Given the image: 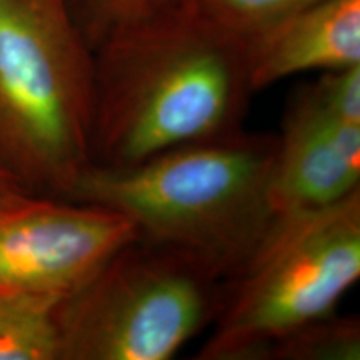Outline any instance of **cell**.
Instances as JSON below:
<instances>
[{"label": "cell", "instance_id": "6da1fadb", "mask_svg": "<svg viewBox=\"0 0 360 360\" xmlns=\"http://www.w3.org/2000/svg\"><path fill=\"white\" fill-rule=\"evenodd\" d=\"M90 164L124 169L244 129L245 39L188 0L139 17L94 49Z\"/></svg>", "mask_w": 360, "mask_h": 360}, {"label": "cell", "instance_id": "7a4b0ae2", "mask_svg": "<svg viewBox=\"0 0 360 360\" xmlns=\"http://www.w3.org/2000/svg\"><path fill=\"white\" fill-rule=\"evenodd\" d=\"M276 154L277 135L240 129L130 167L90 165L72 202L122 214L141 240L229 283L276 220Z\"/></svg>", "mask_w": 360, "mask_h": 360}, {"label": "cell", "instance_id": "3957f363", "mask_svg": "<svg viewBox=\"0 0 360 360\" xmlns=\"http://www.w3.org/2000/svg\"><path fill=\"white\" fill-rule=\"evenodd\" d=\"M94 51L67 0H0V165L72 200L90 169Z\"/></svg>", "mask_w": 360, "mask_h": 360}, {"label": "cell", "instance_id": "277c9868", "mask_svg": "<svg viewBox=\"0 0 360 360\" xmlns=\"http://www.w3.org/2000/svg\"><path fill=\"white\" fill-rule=\"evenodd\" d=\"M360 277V191L276 217L225 289L197 359L265 360L281 337L334 314Z\"/></svg>", "mask_w": 360, "mask_h": 360}, {"label": "cell", "instance_id": "5b68a950", "mask_svg": "<svg viewBox=\"0 0 360 360\" xmlns=\"http://www.w3.org/2000/svg\"><path fill=\"white\" fill-rule=\"evenodd\" d=\"M227 283L135 238L60 299V360H169L214 322Z\"/></svg>", "mask_w": 360, "mask_h": 360}, {"label": "cell", "instance_id": "8992f818", "mask_svg": "<svg viewBox=\"0 0 360 360\" xmlns=\"http://www.w3.org/2000/svg\"><path fill=\"white\" fill-rule=\"evenodd\" d=\"M137 237L114 210L32 195L0 210V289L64 299Z\"/></svg>", "mask_w": 360, "mask_h": 360}, {"label": "cell", "instance_id": "52a82bcc", "mask_svg": "<svg viewBox=\"0 0 360 360\" xmlns=\"http://www.w3.org/2000/svg\"><path fill=\"white\" fill-rule=\"evenodd\" d=\"M360 191V127L327 109L312 82L285 105L270 202L276 217L335 204Z\"/></svg>", "mask_w": 360, "mask_h": 360}, {"label": "cell", "instance_id": "ba28073f", "mask_svg": "<svg viewBox=\"0 0 360 360\" xmlns=\"http://www.w3.org/2000/svg\"><path fill=\"white\" fill-rule=\"evenodd\" d=\"M254 92L305 72L360 65V0H317L245 39Z\"/></svg>", "mask_w": 360, "mask_h": 360}, {"label": "cell", "instance_id": "9c48e42d", "mask_svg": "<svg viewBox=\"0 0 360 360\" xmlns=\"http://www.w3.org/2000/svg\"><path fill=\"white\" fill-rule=\"evenodd\" d=\"M60 297L0 289V360H60Z\"/></svg>", "mask_w": 360, "mask_h": 360}, {"label": "cell", "instance_id": "30bf717a", "mask_svg": "<svg viewBox=\"0 0 360 360\" xmlns=\"http://www.w3.org/2000/svg\"><path fill=\"white\" fill-rule=\"evenodd\" d=\"M360 323L357 317L335 314L295 328L267 350L265 360H359Z\"/></svg>", "mask_w": 360, "mask_h": 360}, {"label": "cell", "instance_id": "8fae6325", "mask_svg": "<svg viewBox=\"0 0 360 360\" xmlns=\"http://www.w3.org/2000/svg\"><path fill=\"white\" fill-rule=\"evenodd\" d=\"M197 11L229 32L247 39L282 17L317 0H188Z\"/></svg>", "mask_w": 360, "mask_h": 360}, {"label": "cell", "instance_id": "7c38bea8", "mask_svg": "<svg viewBox=\"0 0 360 360\" xmlns=\"http://www.w3.org/2000/svg\"><path fill=\"white\" fill-rule=\"evenodd\" d=\"M72 17L90 49L112 30L177 0H67Z\"/></svg>", "mask_w": 360, "mask_h": 360}, {"label": "cell", "instance_id": "4fadbf2b", "mask_svg": "<svg viewBox=\"0 0 360 360\" xmlns=\"http://www.w3.org/2000/svg\"><path fill=\"white\" fill-rule=\"evenodd\" d=\"M32 197V193L27 192L24 187L0 165V210L12 207L19 202Z\"/></svg>", "mask_w": 360, "mask_h": 360}]
</instances>
